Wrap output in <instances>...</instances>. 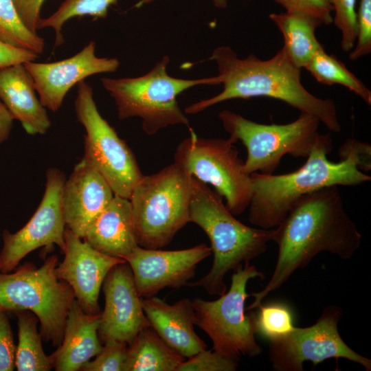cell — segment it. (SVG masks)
Listing matches in <instances>:
<instances>
[{
	"label": "cell",
	"instance_id": "cell-28",
	"mask_svg": "<svg viewBox=\"0 0 371 371\" xmlns=\"http://www.w3.org/2000/svg\"><path fill=\"white\" fill-rule=\"evenodd\" d=\"M116 3L117 0H65L56 12L41 19L38 30L53 28L56 33V45H61L64 41L61 30L68 20L82 16L105 18L109 8Z\"/></svg>",
	"mask_w": 371,
	"mask_h": 371
},
{
	"label": "cell",
	"instance_id": "cell-15",
	"mask_svg": "<svg viewBox=\"0 0 371 371\" xmlns=\"http://www.w3.org/2000/svg\"><path fill=\"white\" fill-rule=\"evenodd\" d=\"M102 288L105 304L98 328L100 341L104 344L119 341L129 345L142 328L150 326L129 265L125 262L113 267Z\"/></svg>",
	"mask_w": 371,
	"mask_h": 371
},
{
	"label": "cell",
	"instance_id": "cell-4",
	"mask_svg": "<svg viewBox=\"0 0 371 371\" xmlns=\"http://www.w3.org/2000/svg\"><path fill=\"white\" fill-rule=\"evenodd\" d=\"M190 222L199 225L208 236L213 254L210 271L190 286L203 288L210 295L221 296L227 291L224 278L264 254L273 241L275 228L247 226L238 221L223 203V197L207 184L192 175Z\"/></svg>",
	"mask_w": 371,
	"mask_h": 371
},
{
	"label": "cell",
	"instance_id": "cell-34",
	"mask_svg": "<svg viewBox=\"0 0 371 371\" xmlns=\"http://www.w3.org/2000/svg\"><path fill=\"white\" fill-rule=\"evenodd\" d=\"M286 11L297 10L319 19L322 24L333 23V8L326 0H273Z\"/></svg>",
	"mask_w": 371,
	"mask_h": 371
},
{
	"label": "cell",
	"instance_id": "cell-17",
	"mask_svg": "<svg viewBox=\"0 0 371 371\" xmlns=\"http://www.w3.org/2000/svg\"><path fill=\"white\" fill-rule=\"evenodd\" d=\"M65 241L64 258L57 265L56 275L70 286L85 312L100 313L98 298L107 273L115 265L126 261L97 251L67 228Z\"/></svg>",
	"mask_w": 371,
	"mask_h": 371
},
{
	"label": "cell",
	"instance_id": "cell-35",
	"mask_svg": "<svg viewBox=\"0 0 371 371\" xmlns=\"http://www.w3.org/2000/svg\"><path fill=\"white\" fill-rule=\"evenodd\" d=\"M16 348L8 312L0 308V371L15 369Z\"/></svg>",
	"mask_w": 371,
	"mask_h": 371
},
{
	"label": "cell",
	"instance_id": "cell-38",
	"mask_svg": "<svg viewBox=\"0 0 371 371\" xmlns=\"http://www.w3.org/2000/svg\"><path fill=\"white\" fill-rule=\"evenodd\" d=\"M38 56L33 52L15 47L0 40V68L35 61Z\"/></svg>",
	"mask_w": 371,
	"mask_h": 371
},
{
	"label": "cell",
	"instance_id": "cell-2",
	"mask_svg": "<svg viewBox=\"0 0 371 371\" xmlns=\"http://www.w3.org/2000/svg\"><path fill=\"white\" fill-rule=\"evenodd\" d=\"M209 60L215 61L216 76L223 89L213 97L187 106L186 113H198L228 100L265 97L281 100L300 113L314 115L330 131H341L335 102L318 98L304 87L302 69L291 61L282 48L272 58L261 60L252 54L240 58L230 47L220 46L213 50Z\"/></svg>",
	"mask_w": 371,
	"mask_h": 371
},
{
	"label": "cell",
	"instance_id": "cell-20",
	"mask_svg": "<svg viewBox=\"0 0 371 371\" xmlns=\"http://www.w3.org/2000/svg\"><path fill=\"white\" fill-rule=\"evenodd\" d=\"M100 313L85 312L75 299L68 313L63 337L49 355L56 371H77L102 350L98 336Z\"/></svg>",
	"mask_w": 371,
	"mask_h": 371
},
{
	"label": "cell",
	"instance_id": "cell-18",
	"mask_svg": "<svg viewBox=\"0 0 371 371\" xmlns=\"http://www.w3.org/2000/svg\"><path fill=\"white\" fill-rule=\"evenodd\" d=\"M115 194L102 175L82 158L65 180L63 208L66 228L80 238Z\"/></svg>",
	"mask_w": 371,
	"mask_h": 371
},
{
	"label": "cell",
	"instance_id": "cell-8",
	"mask_svg": "<svg viewBox=\"0 0 371 371\" xmlns=\"http://www.w3.org/2000/svg\"><path fill=\"white\" fill-rule=\"evenodd\" d=\"M58 262L54 254L39 267L25 262L13 272H0V308L8 313L32 311L38 319L43 341L55 347L62 342L67 317L76 299L70 286L56 275Z\"/></svg>",
	"mask_w": 371,
	"mask_h": 371
},
{
	"label": "cell",
	"instance_id": "cell-16",
	"mask_svg": "<svg viewBox=\"0 0 371 371\" xmlns=\"http://www.w3.org/2000/svg\"><path fill=\"white\" fill-rule=\"evenodd\" d=\"M95 50V42L90 41L80 52L62 60L23 63L33 78L40 102L45 109L58 111L71 88L87 77L117 71L120 66L117 58L98 57Z\"/></svg>",
	"mask_w": 371,
	"mask_h": 371
},
{
	"label": "cell",
	"instance_id": "cell-19",
	"mask_svg": "<svg viewBox=\"0 0 371 371\" xmlns=\"http://www.w3.org/2000/svg\"><path fill=\"white\" fill-rule=\"evenodd\" d=\"M142 303L150 326L181 356L187 359L207 348L194 331L195 311L190 299L169 304L153 295L142 298Z\"/></svg>",
	"mask_w": 371,
	"mask_h": 371
},
{
	"label": "cell",
	"instance_id": "cell-24",
	"mask_svg": "<svg viewBox=\"0 0 371 371\" xmlns=\"http://www.w3.org/2000/svg\"><path fill=\"white\" fill-rule=\"evenodd\" d=\"M185 359L147 326L128 346L124 371H177Z\"/></svg>",
	"mask_w": 371,
	"mask_h": 371
},
{
	"label": "cell",
	"instance_id": "cell-22",
	"mask_svg": "<svg viewBox=\"0 0 371 371\" xmlns=\"http://www.w3.org/2000/svg\"><path fill=\"white\" fill-rule=\"evenodd\" d=\"M82 240L97 251L123 258L138 245L128 199L115 195L88 227Z\"/></svg>",
	"mask_w": 371,
	"mask_h": 371
},
{
	"label": "cell",
	"instance_id": "cell-40",
	"mask_svg": "<svg viewBox=\"0 0 371 371\" xmlns=\"http://www.w3.org/2000/svg\"><path fill=\"white\" fill-rule=\"evenodd\" d=\"M153 0H142L137 3L135 5L137 8H139L144 4L148 3ZM214 5L219 8H225L227 6V0H213Z\"/></svg>",
	"mask_w": 371,
	"mask_h": 371
},
{
	"label": "cell",
	"instance_id": "cell-11",
	"mask_svg": "<svg viewBox=\"0 0 371 371\" xmlns=\"http://www.w3.org/2000/svg\"><path fill=\"white\" fill-rule=\"evenodd\" d=\"M190 135L177 146L174 161L192 175L212 186L225 199V205L234 216L249 207L252 195L250 175L244 170L234 143L228 138L199 137L190 130Z\"/></svg>",
	"mask_w": 371,
	"mask_h": 371
},
{
	"label": "cell",
	"instance_id": "cell-12",
	"mask_svg": "<svg viewBox=\"0 0 371 371\" xmlns=\"http://www.w3.org/2000/svg\"><path fill=\"white\" fill-rule=\"evenodd\" d=\"M342 315L339 306L325 307L312 326L294 327L287 335L269 341V357L276 371H303L306 361L314 366L328 359L343 358L371 370V360L350 348L338 331Z\"/></svg>",
	"mask_w": 371,
	"mask_h": 371
},
{
	"label": "cell",
	"instance_id": "cell-30",
	"mask_svg": "<svg viewBox=\"0 0 371 371\" xmlns=\"http://www.w3.org/2000/svg\"><path fill=\"white\" fill-rule=\"evenodd\" d=\"M333 8V22L341 33L340 45L345 52H350L356 42L357 0H326Z\"/></svg>",
	"mask_w": 371,
	"mask_h": 371
},
{
	"label": "cell",
	"instance_id": "cell-10",
	"mask_svg": "<svg viewBox=\"0 0 371 371\" xmlns=\"http://www.w3.org/2000/svg\"><path fill=\"white\" fill-rule=\"evenodd\" d=\"M74 106L85 131L82 158L102 175L115 195L129 199L144 175L130 147L100 113L92 88L85 80L77 84Z\"/></svg>",
	"mask_w": 371,
	"mask_h": 371
},
{
	"label": "cell",
	"instance_id": "cell-36",
	"mask_svg": "<svg viewBox=\"0 0 371 371\" xmlns=\"http://www.w3.org/2000/svg\"><path fill=\"white\" fill-rule=\"evenodd\" d=\"M45 0H13L17 12L26 27L37 33L41 21V10Z\"/></svg>",
	"mask_w": 371,
	"mask_h": 371
},
{
	"label": "cell",
	"instance_id": "cell-25",
	"mask_svg": "<svg viewBox=\"0 0 371 371\" xmlns=\"http://www.w3.org/2000/svg\"><path fill=\"white\" fill-rule=\"evenodd\" d=\"M14 313L18 326L15 368L18 371H49L52 368L49 355L43 348V339L38 330V317L28 310Z\"/></svg>",
	"mask_w": 371,
	"mask_h": 371
},
{
	"label": "cell",
	"instance_id": "cell-27",
	"mask_svg": "<svg viewBox=\"0 0 371 371\" xmlns=\"http://www.w3.org/2000/svg\"><path fill=\"white\" fill-rule=\"evenodd\" d=\"M0 40L38 55L43 52L45 47L43 38L24 25L13 0H0Z\"/></svg>",
	"mask_w": 371,
	"mask_h": 371
},
{
	"label": "cell",
	"instance_id": "cell-26",
	"mask_svg": "<svg viewBox=\"0 0 371 371\" xmlns=\"http://www.w3.org/2000/svg\"><path fill=\"white\" fill-rule=\"evenodd\" d=\"M319 83L342 85L360 97L368 105H371V91L366 85L352 73L333 54L324 48L317 52L304 68Z\"/></svg>",
	"mask_w": 371,
	"mask_h": 371
},
{
	"label": "cell",
	"instance_id": "cell-31",
	"mask_svg": "<svg viewBox=\"0 0 371 371\" xmlns=\"http://www.w3.org/2000/svg\"><path fill=\"white\" fill-rule=\"evenodd\" d=\"M128 346L126 343L119 341L104 343L95 359L84 364L80 370L124 371Z\"/></svg>",
	"mask_w": 371,
	"mask_h": 371
},
{
	"label": "cell",
	"instance_id": "cell-3",
	"mask_svg": "<svg viewBox=\"0 0 371 371\" xmlns=\"http://www.w3.org/2000/svg\"><path fill=\"white\" fill-rule=\"evenodd\" d=\"M332 149L315 147L297 170L282 175L254 172L248 220L262 229L279 225L292 206L302 197L332 186H356L370 181V176L359 170L357 157L348 153L339 162L328 159Z\"/></svg>",
	"mask_w": 371,
	"mask_h": 371
},
{
	"label": "cell",
	"instance_id": "cell-21",
	"mask_svg": "<svg viewBox=\"0 0 371 371\" xmlns=\"http://www.w3.org/2000/svg\"><path fill=\"white\" fill-rule=\"evenodd\" d=\"M36 92L33 78L23 64L0 68V99L30 135H44L51 126L47 109Z\"/></svg>",
	"mask_w": 371,
	"mask_h": 371
},
{
	"label": "cell",
	"instance_id": "cell-7",
	"mask_svg": "<svg viewBox=\"0 0 371 371\" xmlns=\"http://www.w3.org/2000/svg\"><path fill=\"white\" fill-rule=\"evenodd\" d=\"M218 117L232 142L240 141L246 148L243 167L248 175L273 174L287 154L306 158L316 146L333 148L330 135L318 132L320 122L311 114L300 113L295 120L284 124L258 123L227 109Z\"/></svg>",
	"mask_w": 371,
	"mask_h": 371
},
{
	"label": "cell",
	"instance_id": "cell-13",
	"mask_svg": "<svg viewBox=\"0 0 371 371\" xmlns=\"http://www.w3.org/2000/svg\"><path fill=\"white\" fill-rule=\"evenodd\" d=\"M65 180L62 170L48 168L44 194L32 216L17 232L11 233L7 229L2 232L0 272L12 271L27 255L40 247L52 249L56 245L63 251L66 224L63 192Z\"/></svg>",
	"mask_w": 371,
	"mask_h": 371
},
{
	"label": "cell",
	"instance_id": "cell-23",
	"mask_svg": "<svg viewBox=\"0 0 371 371\" xmlns=\"http://www.w3.org/2000/svg\"><path fill=\"white\" fill-rule=\"evenodd\" d=\"M269 16L282 34V48L296 67L305 68L314 54L324 48L315 36L317 28L323 25L317 18L297 10Z\"/></svg>",
	"mask_w": 371,
	"mask_h": 371
},
{
	"label": "cell",
	"instance_id": "cell-6",
	"mask_svg": "<svg viewBox=\"0 0 371 371\" xmlns=\"http://www.w3.org/2000/svg\"><path fill=\"white\" fill-rule=\"evenodd\" d=\"M170 58L164 56L147 74L136 78L104 77L101 82L113 98L121 120L131 117L142 119V128L149 135L168 126L183 124L190 128L177 98L198 85H218L216 76L181 79L169 76Z\"/></svg>",
	"mask_w": 371,
	"mask_h": 371
},
{
	"label": "cell",
	"instance_id": "cell-37",
	"mask_svg": "<svg viewBox=\"0 0 371 371\" xmlns=\"http://www.w3.org/2000/svg\"><path fill=\"white\" fill-rule=\"evenodd\" d=\"M348 153L357 157L360 170L368 172L371 170V146L368 143L348 138L340 146L338 153L341 157Z\"/></svg>",
	"mask_w": 371,
	"mask_h": 371
},
{
	"label": "cell",
	"instance_id": "cell-29",
	"mask_svg": "<svg viewBox=\"0 0 371 371\" xmlns=\"http://www.w3.org/2000/svg\"><path fill=\"white\" fill-rule=\"evenodd\" d=\"M254 315L256 335L269 341L280 338L293 330V314L289 304L274 302L258 307Z\"/></svg>",
	"mask_w": 371,
	"mask_h": 371
},
{
	"label": "cell",
	"instance_id": "cell-14",
	"mask_svg": "<svg viewBox=\"0 0 371 371\" xmlns=\"http://www.w3.org/2000/svg\"><path fill=\"white\" fill-rule=\"evenodd\" d=\"M211 254V248L204 243L173 251L137 246L123 259L131 269L139 296L145 298L166 288L188 286L197 265Z\"/></svg>",
	"mask_w": 371,
	"mask_h": 371
},
{
	"label": "cell",
	"instance_id": "cell-9",
	"mask_svg": "<svg viewBox=\"0 0 371 371\" xmlns=\"http://www.w3.org/2000/svg\"><path fill=\"white\" fill-rule=\"evenodd\" d=\"M264 277L254 265L245 263L234 271L229 289L218 299L192 300L195 324L210 337L213 350L236 361L240 355L253 357L262 352L255 338V313L247 314L245 303L250 296L247 293L248 281Z\"/></svg>",
	"mask_w": 371,
	"mask_h": 371
},
{
	"label": "cell",
	"instance_id": "cell-32",
	"mask_svg": "<svg viewBox=\"0 0 371 371\" xmlns=\"http://www.w3.org/2000/svg\"><path fill=\"white\" fill-rule=\"evenodd\" d=\"M237 367L238 361L205 349L185 359L177 371H234Z\"/></svg>",
	"mask_w": 371,
	"mask_h": 371
},
{
	"label": "cell",
	"instance_id": "cell-33",
	"mask_svg": "<svg viewBox=\"0 0 371 371\" xmlns=\"http://www.w3.org/2000/svg\"><path fill=\"white\" fill-rule=\"evenodd\" d=\"M357 34L349 59L356 60L371 52V0H360L357 11Z\"/></svg>",
	"mask_w": 371,
	"mask_h": 371
},
{
	"label": "cell",
	"instance_id": "cell-39",
	"mask_svg": "<svg viewBox=\"0 0 371 371\" xmlns=\"http://www.w3.org/2000/svg\"><path fill=\"white\" fill-rule=\"evenodd\" d=\"M14 118L0 99V144L5 142L10 137Z\"/></svg>",
	"mask_w": 371,
	"mask_h": 371
},
{
	"label": "cell",
	"instance_id": "cell-5",
	"mask_svg": "<svg viewBox=\"0 0 371 371\" xmlns=\"http://www.w3.org/2000/svg\"><path fill=\"white\" fill-rule=\"evenodd\" d=\"M192 175L174 161L143 175L130 196L137 241L146 249L168 245L190 223Z\"/></svg>",
	"mask_w": 371,
	"mask_h": 371
},
{
	"label": "cell",
	"instance_id": "cell-1",
	"mask_svg": "<svg viewBox=\"0 0 371 371\" xmlns=\"http://www.w3.org/2000/svg\"><path fill=\"white\" fill-rule=\"evenodd\" d=\"M273 242L278 247L274 271L262 290L249 294L254 300L246 311L257 308L318 254L350 259L361 246V234L344 208L338 186H332L299 199L275 227Z\"/></svg>",
	"mask_w": 371,
	"mask_h": 371
}]
</instances>
